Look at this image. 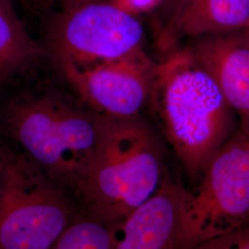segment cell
Segmentation results:
<instances>
[{
	"instance_id": "obj_17",
	"label": "cell",
	"mask_w": 249,
	"mask_h": 249,
	"mask_svg": "<svg viewBox=\"0 0 249 249\" xmlns=\"http://www.w3.org/2000/svg\"></svg>"
},
{
	"instance_id": "obj_2",
	"label": "cell",
	"mask_w": 249,
	"mask_h": 249,
	"mask_svg": "<svg viewBox=\"0 0 249 249\" xmlns=\"http://www.w3.org/2000/svg\"><path fill=\"white\" fill-rule=\"evenodd\" d=\"M166 175L160 140L142 116H102L75 196L84 213L120 226L155 194Z\"/></svg>"
},
{
	"instance_id": "obj_16",
	"label": "cell",
	"mask_w": 249,
	"mask_h": 249,
	"mask_svg": "<svg viewBox=\"0 0 249 249\" xmlns=\"http://www.w3.org/2000/svg\"><path fill=\"white\" fill-rule=\"evenodd\" d=\"M3 147H4V143H0V193H1V185H2L1 171H2V151H3Z\"/></svg>"
},
{
	"instance_id": "obj_9",
	"label": "cell",
	"mask_w": 249,
	"mask_h": 249,
	"mask_svg": "<svg viewBox=\"0 0 249 249\" xmlns=\"http://www.w3.org/2000/svg\"><path fill=\"white\" fill-rule=\"evenodd\" d=\"M183 187L166 173L155 194L121 223L116 249H177Z\"/></svg>"
},
{
	"instance_id": "obj_7",
	"label": "cell",
	"mask_w": 249,
	"mask_h": 249,
	"mask_svg": "<svg viewBox=\"0 0 249 249\" xmlns=\"http://www.w3.org/2000/svg\"><path fill=\"white\" fill-rule=\"evenodd\" d=\"M157 63L143 48L123 57L60 69L89 109L102 116H141L151 96Z\"/></svg>"
},
{
	"instance_id": "obj_13",
	"label": "cell",
	"mask_w": 249,
	"mask_h": 249,
	"mask_svg": "<svg viewBox=\"0 0 249 249\" xmlns=\"http://www.w3.org/2000/svg\"><path fill=\"white\" fill-rule=\"evenodd\" d=\"M194 249H249V221L240 227L207 241Z\"/></svg>"
},
{
	"instance_id": "obj_1",
	"label": "cell",
	"mask_w": 249,
	"mask_h": 249,
	"mask_svg": "<svg viewBox=\"0 0 249 249\" xmlns=\"http://www.w3.org/2000/svg\"><path fill=\"white\" fill-rule=\"evenodd\" d=\"M148 106L195 184L238 127L219 87L187 46L157 63Z\"/></svg>"
},
{
	"instance_id": "obj_5",
	"label": "cell",
	"mask_w": 249,
	"mask_h": 249,
	"mask_svg": "<svg viewBox=\"0 0 249 249\" xmlns=\"http://www.w3.org/2000/svg\"><path fill=\"white\" fill-rule=\"evenodd\" d=\"M249 221V129L238 125L194 189L183 187L177 249H194Z\"/></svg>"
},
{
	"instance_id": "obj_14",
	"label": "cell",
	"mask_w": 249,
	"mask_h": 249,
	"mask_svg": "<svg viewBox=\"0 0 249 249\" xmlns=\"http://www.w3.org/2000/svg\"><path fill=\"white\" fill-rule=\"evenodd\" d=\"M165 0H112L117 7L137 17L156 9Z\"/></svg>"
},
{
	"instance_id": "obj_8",
	"label": "cell",
	"mask_w": 249,
	"mask_h": 249,
	"mask_svg": "<svg viewBox=\"0 0 249 249\" xmlns=\"http://www.w3.org/2000/svg\"><path fill=\"white\" fill-rule=\"evenodd\" d=\"M213 79L238 119L249 129V30L190 39L187 45Z\"/></svg>"
},
{
	"instance_id": "obj_15",
	"label": "cell",
	"mask_w": 249,
	"mask_h": 249,
	"mask_svg": "<svg viewBox=\"0 0 249 249\" xmlns=\"http://www.w3.org/2000/svg\"><path fill=\"white\" fill-rule=\"evenodd\" d=\"M46 1H48V0H46ZM50 1H57L58 3L61 4L62 9H64V8L73 7V6L80 3L82 0H50Z\"/></svg>"
},
{
	"instance_id": "obj_3",
	"label": "cell",
	"mask_w": 249,
	"mask_h": 249,
	"mask_svg": "<svg viewBox=\"0 0 249 249\" xmlns=\"http://www.w3.org/2000/svg\"><path fill=\"white\" fill-rule=\"evenodd\" d=\"M100 119L91 109L53 93L22 94L0 108L2 133L74 196L97 142Z\"/></svg>"
},
{
	"instance_id": "obj_10",
	"label": "cell",
	"mask_w": 249,
	"mask_h": 249,
	"mask_svg": "<svg viewBox=\"0 0 249 249\" xmlns=\"http://www.w3.org/2000/svg\"><path fill=\"white\" fill-rule=\"evenodd\" d=\"M249 29V0H185L169 35L194 39Z\"/></svg>"
},
{
	"instance_id": "obj_11",
	"label": "cell",
	"mask_w": 249,
	"mask_h": 249,
	"mask_svg": "<svg viewBox=\"0 0 249 249\" xmlns=\"http://www.w3.org/2000/svg\"><path fill=\"white\" fill-rule=\"evenodd\" d=\"M45 54L18 18L12 0H0V84L33 71Z\"/></svg>"
},
{
	"instance_id": "obj_6",
	"label": "cell",
	"mask_w": 249,
	"mask_h": 249,
	"mask_svg": "<svg viewBox=\"0 0 249 249\" xmlns=\"http://www.w3.org/2000/svg\"><path fill=\"white\" fill-rule=\"evenodd\" d=\"M47 48L59 69L120 58L143 48L145 32L137 16L112 0H82L53 15Z\"/></svg>"
},
{
	"instance_id": "obj_12",
	"label": "cell",
	"mask_w": 249,
	"mask_h": 249,
	"mask_svg": "<svg viewBox=\"0 0 249 249\" xmlns=\"http://www.w3.org/2000/svg\"><path fill=\"white\" fill-rule=\"evenodd\" d=\"M119 229L82 212L52 249H116Z\"/></svg>"
},
{
	"instance_id": "obj_4",
	"label": "cell",
	"mask_w": 249,
	"mask_h": 249,
	"mask_svg": "<svg viewBox=\"0 0 249 249\" xmlns=\"http://www.w3.org/2000/svg\"><path fill=\"white\" fill-rule=\"evenodd\" d=\"M0 249H52L83 212L71 192L23 152L4 144Z\"/></svg>"
}]
</instances>
